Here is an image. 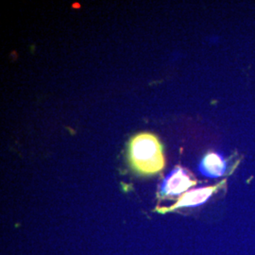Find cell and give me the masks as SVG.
<instances>
[{"label":"cell","mask_w":255,"mask_h":255,"mask_svg":"<svg viewBox=\"0 0 255 255\" xmlns=\"http://www.w3.org/2000/svg\"><path fill=\"white\" fill-rule=\"evenodd\" d=\"M129 162L137 172L152 175L164 166L163 146L157 137L150 133H140L129 144Z\"/></svg>","instance_id":"6da1fadb"},{"label":"cell","mask_w":255,"mask_h":255,"mask_svg":"<svg viewBox=\"0 0 255 255\" xmlns=\"http://www.w3.org/2000/svg\"><path fill=\"white\" fill-rule=\"evenodd\" d=\"M225 184H226V180L221 181L214 185L203 186V187H198V188L192 189V190L182 194L173 205L168 206V207H156L155 211L160 214H166V213L173 212V211L181 209V208L200 206L208 201L216 192L219 191L222 187H224Z\"/></svg>","instance_id":"7a4b0ae2"},{"label":"cell","mask_w":255,"mask_h":255,"mask_svg":"<svg viewBox=\"0 0 255 255\" xmlns=\"http://www.w3.org/2000/svg\"><path fill=\"white\" fill-rule=\"evenodd\" d=\"M198 182L193 179L191 174L182 166H176L170 171L160 186L162 198H172L184 194V192L195 186Z\"/></svg>","instance_id":"3957f363"},{"label":"cell","mask_w":255,"mask_h":255,"mask_svg":"<svg viewBox=\"0 0 255 255\" xmlns=\"http://www.w3.org/2000/svg\"><path fill=\"white\" fill-rule=\"evenodd\" d=\"M228 168V162L224 155L219 152H209L199 164V170L208 178H219L224 176Z\"/></svg>","instance_id":"277c9868"}]
</instances>
